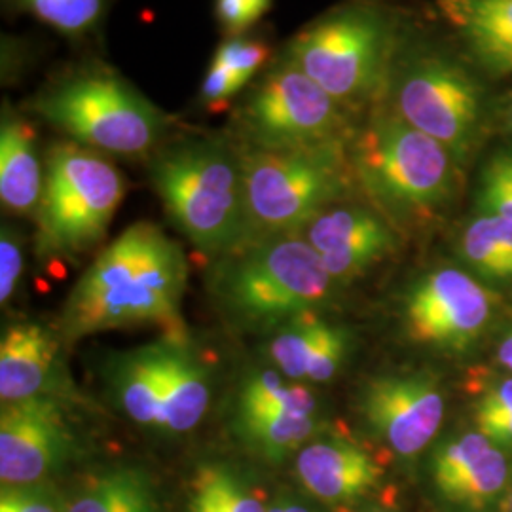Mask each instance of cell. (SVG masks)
Instances as JSON below:
<instances>
[{
	"mask_svg": "<svg viewBox=\"0 0 512 512\" xmlns=\"http://www.w3.org/2000/svg\"><path fill=\"white\" fill-rule=\"evenodd\" d=\"M368 512H397V511H393V509H372V511H368Z\"/></svg>",
	"mask_w": 512,
	"mask_h": 512,
	"instance_id": "38",
	"label": "cell"
},
{
	"mask_svg": "<svg viewBox=\"0 0 512 512\" xmlns=\"http://www.w3.org/2000/svg\"><path fill=\"white\" fill-rule=\"evenodd\" d=\"M348 156L355 183L391 224L433 222L458 194L454 156L384 103L359 122Z\"/></svg>",
	"mask_w": 512,
	"mask_h": 512,
	"instance_id": "2",
	"label": "cell"
},
{
	"mask_svg": "<svg viewBox=\"0 0 512 512\" xmlns=\"http://www.w3.org/2000/svg\"><path fill=\"white\" fill-rule=\"evenodd\" d=\"M359 410L374 437L393 456L410 461L437 437L446 403L435 374L412 370L368 380L359 397Z\"/></svg>",
	"mask_w": 512,
	"mask_h": 512,
	"instance_id": "14",
	"label": "cell"
},
{
	"mask_svg": "<svg viewBox=\"0 0 512 512\" xmlns=\"http://www.w3.org/2000/svg\"><path fill=\"white\" fill-rule=\"evenodd\" d=\"M126 194L120 171L101 152L59 143L46 158V183L37 209V255L74 260L105 238Z\"/></svg>",
	"mask_w": 512,
	"mask_h": 512,
	"instance_id": "9",
	"label": "cell"
},
{
	"mask_svg": "<svg viewBox=\"0 0 512 512\" xmlns=\"http://www.w3.org/2000/svg\"><path fill=\"white\" fill-rule=\"evenodd\" d=\"M57 33L69 38L90 35L107 12L109 0H12Z\"/></svg>",
	"mask_w": 512,
	"mask_h": 512,
	"instance_id": "28",
	"label": "cell"
},
{
	"mask_svg": "<svg viewBox=\"0 0 512 512\" xmlns=\"http://www.w3.org/2000/svg\"><path fill=\"white\" fill-rule=\"evenodd\" d=\"M82 454L67 401L27 399L0 408L2 486L54 480Z\"/></svg>",
	"mask_w": 512,
	"mask_h": 512,
	"instance_id": "13",
	"label": "cell"
},
{
	"mask_svg": "<svg viewBox=\"0 0 512 512\" xmlns=\"http://www.w3.org/2000/svg\"><path fill=\"white\" fill-rule=\"evenodd\" d=\"M353 336L323 313L296 319L266 336V359L289 380L329 384L348 363Z\"/></svg>",
	"mask_w": 512,
	"mask_h": 512,
	"instance_id": "19",
	"label": "cell"
},
{
	"mask_svg": "<svg viewBox=\"0 0 512 512\" xmlns=\"http://www.w3.org/2000/svg\"><path fill=\"white\" fill-rule=\"evenodd\" d=\"M478 431L497 448L512 452V376H492L482 380L475 395Z\"/></svg>",
	"mask_w": 512,
	"mask_h": 512,
	"instance_id": "29",
	"label": "cell"
},
{
	"mask_svg": "<svg viewBox=\"0 0 512 512\" xmlns=\"http://www.w3.org/2000/svg\"><path fill=\"white\" fill-rule=\"evenodd\" d=\"M495 296L475 277L446 266L418 279L406 293L404 329L421 346L465 353L488 329Z\"/></svg>",
	"mask_w": 512,
	"mask_h": 512,
	"instance_id": "12",
	"label": "cell"
},
{
	"mask_svg": "<svg viewBox=\"0 0 512 512\" xmlns=\"http://www.w3.org/2000/svg\"><path fill=\"white\" fill-rule=\"evenodd\" d=\"M507 122H509V126H511L512 129V95L511 101H509V107H507Z\"/></svg>",
	"mask_w": 512,
	"mask_h": 512,
	"instance_id": "37",
	"label": "cell"
},
{
	"mask_svg": "<svg viewBox=\"0 0 512 512\" xmlns=\"http://www.w3.org/2000/svg\"><path fill=\"white\" fill-rule=\"evenodd\" d=\"M67 495L61 494L54 480L35 484L2 486L0 512H65Z\"/></svg>",
	"mask_w": 512,
	"mask_h": 512,
	"instance_id": "31",
	"label": "cell"
},
{
	"mask_svg": "<svg viewBox=\"0 0 512 512\" xmlns=\"http://www.w3.org/2000/svg\"><path fill=\"white\" fill-rule=\"evenodd\" d=\"M340 285L365 274L397 249L393 224L376 209L332 205L300 232Z\"/></svg>",
	"mask_w": 512,
	"mask_h": 512,
	"instance_id": "16",
	"label": "cell"
},
{
	"mask_svg": "<svg viewBox=\"0 0 512 512\" xmlns=\"http://www.w3.org/2000/svg\"><path fill=\"white\" fill-rule=\"evenodd\" d=\"M403 23L378 2L351 0L311 21L283 55L351 114L384 103Z\"/></svg>",
	"mask_w": 512,
	"mask_h": 512,
	"instance_id": "4",
	"label": "cell"
},
{
	"mask_svg": "<svg viewBox=\"0 0 512 512\" xmlns=\"http://www.w3.org/2000/svg\"><path fill=\"white\" fill-rule=\"evenodd\" d=\"M272 497L238 463L207 459L186 486V512H268Z\"/></svg>",
	"mask_w": 512,
	"mask_h": 512,
	"instance_id": "24",
	"label": "cell"
},
{
	"mask_svg": "<svg viewBox=\"0 0 512 512\" xmlns=\"http://www.w3.org/2000/svg\"><path fill=\"white\" fill-rule=\"evenodd\" d=\"M169 336L139 348L118 351L103 368L114 408L141 429L162 435Z\"/></svg>",
	"mask_w": 512,
	"mask_h": 512,
	"instance_id": "20",
	"label": "cell"
},
{
	"mask_svg": "<svg viewBox=\"0 0 512 512\" xmlns=\"http://www.w3.org/2000/svg\"><path fill=\"white\" fill-rule=\"evenodd\" d=\"M46 183V164L37 148V131L18 112L4 107L0 122V202L19 217L37 215Z\"/></svg>",
	"mask_w": 512,
	"mask_h": 512,
	"instance_id": "22",
	"label": "cell"
},
{
	"mask_svg": "<svg viewBox=\"0 0 512 512\" xmlns=\"http://www.w3.org/2000/svg\"><path fill=\"white\" fill-rule=\"evenodd\" d=\"M459 253L469 268L484 279H512L511 220L478 213L461 232Z\"/></svg>",
	"mask_w": 512,
	"mask_h": 512,
	"instance_id": "27",
	"label": "cell"
},
{
	"mask_svg": "<svg viewBox=\"0 0 512 512\" xmlns=\"http://www.w3.org/2000/svg\"><path fill=\"white\" fill-rule=\"evenodd\" d=\"M313 385L283 376L274 366H256L239 380L230 429L243 450L268 465L294 458L327 429Z\"/></svg>",
	"mask_w": 512,
	"mask_h": 512,
	"instance_id": "11",
	"label": "cell"
},
{
	"mask_svg": "<svg viewBox=\"0 0 512 512\" xmlns=\"http://www.w3.org/2000/svg\"><path fill=\"white\" fill-rule=\"evenodd\" d=\"M505 509H507V512H512V484L509 492L505 495Z\"/></svg>",
	"mask_w": 512,
	"mask_h": 512,
	"instance_id": "36",
	"label": "cell"
},
{
	"mask_svg": "<svg viewBox=\"0 0 512 512\" xmlns=\"http://www.w3.org/2000/svg\"><path fill=\"white\" fill-rule=\"evenodd\" d=\"M31 109L101 154L139 158L164 141L171 118L118 74L93 69L71 74L33 101Z\"/></svg>",
	"mask_w": 512,
	"mask_h": 512,
	"instance_id": "8",
	"label": "cell"
},
{
	"mask_svg": "<svg viewBox=\"0 0 512 512\" xmlns=\"http://www.w3.org/2000/svg\"><path fill=\"white\" fill-rule=\"evenodd\" d=\"M293 459L302 492L325 509L351 507L384 482V465L366 448L327 431L310 440Z\"/></svg>",
	"mask_w": 512,
	"mask_h": 512,
	"instance_id": "17",
	"label": "cell"
},
{
	"mask_svg": "<svg viewBox=\"0 0 512 512\" xmlns=\"http://www.w3.org/2000/svg\"><path fill=\"white\" fill-rule=\"evenodd\" d=\"M188 262L179 243L152 222H137L107 245L76 281L59 336L73 344L103 330L169 325L181 332Z\"/></svg>",
	"mask_w": 512,
	"mask_h": 512,
	"instance_id": "1",
	"label": "cell"
},
{
	"mask_svg": "<svg viewBox=\"0 0 512 512\" xmlns=\"http://www.w3.org/2000/svg\"><path fill=\"white\" fill-rule=\"evenodd\" d=\"M65 512H162L152 476L139 465H112L67 495Z\"/></svg>",
	"mask_w": 512,
	"mask_h": 512,
	"instance_id": "25",
	"label": "cell"
},
{
	"mask_svg": "<svg viewBox=\"0 0 512 512\" xmlns=\"http://www.w3.org/2000/svg\"><path fill=\"white\" fill-rule=\"evenodd\" d=\"M25 270V236L14 224L0 232V304L6 306L16 293Z\"/></svg>",
	"mask_w": 512,
	"mask_h": 512,
	"instance_id": "32",
	"label": "cell"
},
{
	"mask_svg": "<svg viewBox=\"0 0 512 512\" xmlns=\"http://www.w3.org/2000/svg\"><path fill=\"white\" fill-rule=\"evenodd\" d=\"M368 2H378V0H368Z\"/></svg>",
	"mask_w": 512,
	"mask_h": 512,
	"instance_id": "39",
	"label": "cell"
},
{
	"mask_svg": "<svg viewBox=\"0 0 512 512\" xmlns=\"http://www.w3.org/2000/svg\"><path fill=\"white\" fill-rule=\"evenodd\" d=\"M211 399V368L181 332L169 334L162 435L179 437L194 431L209 412Z\"/></svg>",
	"mask_w": 512,
	"mask_h": 512,
	"instance_id": "23",
	"label": "cell"
},
{
	"mask_svg": "<svg viewBox=\"0 0 512 512\" xmlns=\"http://www.w3.org/2000/svg\"><path fill=\"white\" fill-rule=\"evenodd\" d=\"M209 289L238 329L270 336L323 310L338 283L302 234L249 243L217 260Z\"/></svg>",
	"mask_w": 512,
	"mask_h": 512,
	"instance_id": "3",
	"label": "cell"
},
{
	"mask_svg": "<svg viewBox=\"0 0 512 512\" xmlns=\"http://www.w3.org/2000/svg\"><path fill=\"white\" fill-rule=\"evenodd\" d=\"M385 107L446 148L459 167L486 139L492 99L458 55L433 42L403 38L395 55Z\"/></svg>",
	"mask_w": 512,
	"mask_h": 512,
	"instance_id": "6",
	"label": "cell"
},
{
	"mask_svg": "<svg viewBox=\"0 0 512 512\" xmlns=\"http://www.w3.org/2000/svg\"><path fill=\"white\" fill-rule=\"evenodd\" d=\"M440 16L484 73L512 74V0H437Z\"/></svg>",
	"mask_w": 512,
	"mask_h": 512,
	"instance_id": "21",
	"label": "cell"
},
{
	"mask_svg": "<svg viewBox=\"0 0 512 512\" xmlns=\"http://www.w3.org/2000/svg\"><path fill=\"white\" fill-rule=\"evenodd\" d=\"M268 512H327V509L304 492H293L283 488L272 495Z\"/></svg>",
	"mask_w": 512,
	"mask_h": 512,
	"instance_id": "34",
	"label": "cell"
},
{
	"mask_svg": "<svg viewBox=\"0 0 512 512\" xmlns=\"http://www.w3.org/2000/svg\"><path fill=\"white\" fill-rule=\"evenodd\" d=\"M433 488L444 503L463 512H484L505 499L512 484L509 454L480 431L442 440L429 459Z\"/></svg>",
	"mask_w": 512,
	"mask_h": 512,
	"instance_id": "15",
	"label": "cell"
},
{
	"mask_svg": "<svg viewBox=\"0 0 512 512\" xmlns=\"http://www.w3.org/2000/svg\"><path fill=\"white\" fill-rule=\"evenodd\" d=\"M274 0H217L215 16L228 38L241 37L262 18Z\"/></svg>",
	"mask_w": 512,
	"mask_h": 512,
	"instance_id": "33",
	"label": "cell"
},
{
	"mask_svg": "<svg viewBox=\"0 0 512 512\" xmlns=\"http://www.w3.org/2000/svg\"><path fill=\"white\" fill-rule=\"evenodd\" d=\"M63 344L59 334L38 323L8 325L0 340L2 403L38 397L73 399L74 385L63 359Z\"/></svg>",
	"mask_w": 512,
	"mask_h": 512,
	"instance_id": "18",
	"label": "cell"
},
{
	"mask_svg": "<svg viewBox=\"0 0 512 512\" xmlns=\"http://www.w3.org/2000/svg\"><path fill=\"white\" fill-rule=\"evenodd\" d=\"M150 179L177 228L203 255L222 258L247 243L241 150L200 137L156 152Z\"/></svg>",
	"mask_w": 512,
	"mask_h": 512,
	"instance_id": "5",
	"label": "cell"
},
{
	"mask_svg": "<svg viewBox=\"0 0 512 512\" xmlns=\"http://www.w3.org/2000/svg\"><path fill=\"white\" fill-rule=\"evenodd\" d=\"M348 147L239 148L247 202L245 245L300 234L317 215L342 202L355 181Z\"/></svg>",
	"mask_w": 512,
	"mask_h": 512,
	"instance_id": "7",
	"label": "cell"
},
{
	"mask_svg": "<svg viewBox=\"0 0 512 512\" xmlns=\"http://www.w3.org/2000/svg\"><path fill=\"white\" fill-rule=\"evenodd\" d=\"M497 361L503 368L512 372V329L503 336V340L497 348Z\"/></svg>",
	"mask_w": 512,
	"mask_h": 512,
	"instance_id": "35",
	"label": "cell"
},
{
	"mask_svg": "<svg viewBox=\"0 0 512 512\" xmlns=\"http://www.w3.org/2000/svg\"><path fill=\"white\" fill-rule=\"evenodd\" d=\"M478 213L512 222V150H499L482 167L476 190Z\"/></svg>",
	"mask_w": 512,
	"mask_h": 512,
	"instance_id": "30",
	"label": "cell"
},
{
	"mask_svg": "<svg viewBox=\"0 0 512 512\" xmlns=\"http://www.w3.org/2000/svg\"><path fill=\"white\" fill-rule=\"evenodd\" d=\"M236 126L243 147L281 150L349 143L359 122L281 55L245 97Z\"/></svg>",
	"mask_w": 512,
	"mask_h": 512,
	"instance_id": "10",
	"label": "cell"
},
{
	"mask_svg": "<svg viewBox=\"0 0 512 512\" xmlns=\"http://www.w3.org/2000/svg\"><path fill=\"white\" fill-rule=\"evenodd\" d=\"M270 59L266 42L255 38H226L207 67L200 103L209 110L224 109Z\"/></svg>",
	"mask_w": 512,
	"mask_h": 512,
	"instance_id": "26",
	"label": "cell"
}]
</instances>
